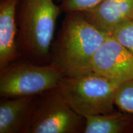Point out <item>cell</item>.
<instances>
[{
	"instance_id": "obj_6",
	"label": "cell",
	"mask_w": 133,
	"mask_h": 133,
	"mask_svg": "<svg viewBox=\"0 0 133 133\" xmlns=\"http://www.w3.org/2000/svg\"><path fill=\"white\" fill-rule=\"evenodd\" d=\"M92 71L119 83L133 78V54L110 35L94 54Z\"/></svg>"
},
{
	"instance_id": "obj_7",
	"label": "cell",
	"mask_w": 133,
	"mask_h": 133,
	"mask_svg": "<svg viewBox=\"0 0 133 133\" xmlns=\"http://www.w3.org/2000/svg\"><path fill=\"white\" fill-rule=\"evenodd\" d=\"M38 95L3 97L0 102V133H26Z\"/></svg>"
},
{
	"instance_id": "obj_1",
	"label": "cell",
	"mask_w": 133,
	"mask_h": 133,
	"mask_svg": "<svg viewBox=\"0 0 133 133\" xmlns=\"http://www.w3.org/2000/svg\"><path fill=\"white\" fill-rule=\"evenodd\" d=\"M110 35L97 29L79 11L66 13L57 38L51 48V62L64 76L92 71L94 54Z\"/></svg>"
},
{
	"instance_id": "obj_10",
	"label": "cell",
	"mask_w": 133,
	"mask_h": 133,
	"mask_svg": "<svg viewBox=\"0 0 133 133\" xmlns=\"http://www.w3.org/2000/svg\"><path fill=\"white\" fill-rule=\"evenodd\" d=\"M85 118L84 133L133 132V114L121 111Z\"/></svg>"
},
{
	"instance_id": "obj_4",
	"label": "cell",
	"mask_w": 133,
	"mask_h": 133,
	"mask_svg": "<svg viewBox=\"0 0 133 133\" xmlns=\"http://www.w3.org/2000/svg\"><path fill=\"white\" fill-rule=\"evenodd\" d=\"M64 76L52 63L14 61L0 70V96L13 98L38 95L59 86Z\"/></svg>"
},
{
	"instance_id": "obj_5",
	"label": "cell",
	"mask_w": 133,
	"mask_h": 133,
	"mask_svg": "<svg viewBox=\"0 0 133 133\" xmlns=\"http://www.w3.org/2000/svg\"><path fill=\"white\" fill-rule=\"evenodd\" d=\"M86 118L71 108L55 88L39 94L26 133H84Z\"/></svg>"
},
{
	"instance_id": "obj_14",
	"label": "cell",
	"mask_w": 133,
	"mask_h": 133,
	"mask_svg": "<svg viewBox=\"0 0 133 133\" xmlns=\"http://www.w3.org/2000/svg\"><path fill=\"white\" fill-rule=\"evenodd\" d=\"M132 21H133V20H132Z\"/></svg>"
},
{
	"instance_id": "obj_11",
	"label": "cell",
	"mask_w": 133,
	"mask_h": 133,
	"mask_svg": "<svg viewBox=\"0 0 133 133\" xmlns=\"http://www.w3.org/2000/svg\"><path fill=\"white\" fill-rule=\"evenodd\" d=\"M115 104L121 112L133 114V78L119 84L116 92Z\"/></svg>"
},
{
	"instance_id": "obj_3",
	"label": "cell",
	"mask_w": 133,
	"mask_h": 133,
	"mask_svg": "<svg viewBox=\"0 0 133 133\" xmlns=\"http://www.w3.org/2000/svg\"><path fill=\"white\" fill-rule=\"evenodd\" d=\"M120 84L92 71L64 76L58 88L74 110L86 117L117 112L114 108L115 99Z\"/></svg>"
},
{
	"instance_id": "obj_8",
	"label": "cell",
	"mask_w": 133,
	"mask_h": 133,
	"mask_svg": "<svg viewBox=\"0 0 133 133\" xmlns=\"http://www.w3.org/2000/svg\"><path fill=\"white\" fill-rule=\"evenodd\" d=\"M79 12L93 26L110 35L120 23L133 20V0H102L90 9Z\"/></svg>"
},
{
	"instance_id": "obj_2",
	"label": "cell",
	"mask_w": 133,
	"mask_h": 133,
	"mask_svg": "<svg viewBox=\"0 0 133 133\" xmlns=\"http://www.w3.org/2000/svg\"><path fill=\"white\" fill-rule=\"evenodd\" d=\"M61 12L54 0H17V42L21 55L35 64H49L56 22Z\"/></svg>"
},
{
	"instance_id": "obj_13",
	"label": "cell",
	"mask_w": 133,
	"mask_h": 133,
	"mask_svg": "<svg viewBox=\"0 0 133 133\" xmlns=\"http://www.w3.org/2000/svg\"><path fill=\"white\" fill-rule=\"evenodd\" d=\"M62 12L68 13L83 11L96 6L102 0H54Z\"/></svg>"
},
{
	"instance_id": "obj_9",
	"label": "cell",
	"mask_w": 133,
	"mask_h": 133,
	"mask_svg": "<svg viewBox=\"0 0 133 133\" xmlns=\"http://www.w3.org/2000/svg\"><path fill=\"white\" fill-rule=\"evenodd\" d=\"M17 0H0V70L21 56L17 42Z\"/></svg>"
},
{
	"instance_id": "obj_12",
	"label": "cell",
	"mask_w": 133,
	"mask_h": 133,
	"mask_svg": "<svg viewBox=\"0 0 133 133\" xmlns=\"http://www.w3.org/2000/svg\"><path fill=\"white\" fill-rule=\"evenodd\" d=\"M110 35L133 54L132 20H128L118 25Z\"/></svg>"
}]
</instances>
